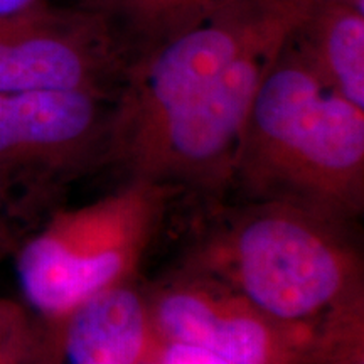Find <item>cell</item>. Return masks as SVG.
Segmentation results:
<instances>
[{
    "mask_svg": "<svg viewBox=\"0 0 364 364\" xmlns=\"http://www.w3.org/2000/svg\"><path fill=\"white\" fill-rule=\"evenodd\" d=\"M233 177L258 203L344 223L364 198V110L336 93L287 41L250 110Z\"/></svg>",
    "mask_w": 364,
    "mask_h": 364,
    "instance_id": "1",
    "label": "cell"
},
{
    "mask_svg": "<svg viewBox=\"0 0 364 364\" xmlns=\"http://www.w3.org/2000/svg\"><path fill=\"white\" fill-rule=\"evenodd\" d=\"M268 317L289 326L363 304L361 270L343 223L284 203H258L206 262Z\"/></svg>",
    "mask_w": 364,
    "mask_h": 364,
    "instance_id": "2",
    "label": "cell"
},
{
    "mask_svg": "<svg viewBox=\"0 0 364 364\" xmlns=\"http://www.w3.org/2000/svg\"><path fill=\"white\" fill-rule=\"evenodd\" d=\"M167 193L166 186L130 179L97 201L53 215L16 248L29 307L53 324L91 295L129 282L156 236Z\"/></svg>",
    "mask_w": 364,
    "mask_h": 364,
    "instance_id": "3",
    "label": "cell"
},
{
    "mask_svg": "<svg viewBox=\"0 0 364 364\" xmlns=\"http://www.w3.org/2000/svg\"><path fill=\"white\" fill-rule=\"evenodd\" d=\"M309 0H235L132 58L113 102L107 159L156 130L253 49L285 44Z\"/></svg>",
    "mask_w": 364,
    "mask_h": 364,
    "instance_id": "4",
    "label": "cell"
},
{
    "mask_svg": "<svg viewBox=\"0 0 364 364\" xmlns=\"http://www.w3.org/2000/svg\"><path fill=\"white\" fill-rule=\"evenodd\" d=\"M113 102L91 90L0 93V211H38L107 157Z\"/></svg>",
    "mask_w": 364,
    "mask_h": 364,
    "instance_id": "5",
    "label": "cell"
},
{
    "mask_svg": "<svg viewBox=\"0 0 364 364\" xmlns=\"http://www.w3.org/2000/svg\"><path fill=\"white\" fill-rule=\"evenodd\" d=\"M285 44L262 46L241 56L115 162L130 179L166 188H209L231 179L253 100Z\"/></svg>",
    "mask_w": 364,
    "mask_h": 364,
    "instance_id": "6",
    "label": "cell"
},
{
    "mask_svg": "<svg viewBox=\"0 0 364 364\" xmlns=\"http://www.w3.org/2000/svg\"><path fill=\"white\" fill-rule=\"evenodd\" d=\"M129 54L97 14L41 2L0 17V93L91 90L117 95Z\"/></svg>",
    "mask_w": 364,
    "mask_h": 364,
    "instance_id": "7",
    "label": "cell"
},
{
    "mask_svg": "<svg viewBox=\"0 0 364 364\" xmlns=\"http://www.w3.org/2000/svg\"><path fill=\"white\" fill-rule=\"evenodd\" d=\"M149 307L150 322L171 343L198 346L231 364H268L279 332L289 326L209 275L174 282Z\"/></svg>",
    "mask_w": 364,
    "mask_h": 364,
    "instance_id": "8",
    "label": "cell"
},
{
    "mask_svg": "<svg viewBox=\"0 0 364 364\" xmlns=\"http://www.w3.org/2000/svg\"><path fill=\"white\" fill-rule=\"evenodd\" d=\"M49 326L61 338L68 364H136L147 338L150 307L125 282L91 295Z\"/></svg>",
    "mask_w": 364,
    "mask_h": 364,
    "instance_id": "9",
    "label": "cell"
},
{
    "mask_svg": "<svg viewBox=\"0 0 364 364\" xmlns=\"http://www.w3.org/2000/svg\"><path fill=\"white\" fill-rule=\"evenodd\" d=\"M290 43L336 93L364 110V12L309 0Z\"/></svg>",
    "mask_w": 364,
    "mask_h": 364,
    "instance_id": "10",
    "label": "cell"
},
{
    "mask_svg": "<svg viewBox=\"0 0 364 364\" xmlns=\"http://www.w3.org/2000/svg\"><path fill=\"white\" fill-rule=\"evenodd\" d=\"M235 0H66L97 14L132 58L164 43Z\"/></svg>",
    "mask_w": 364,
    "mask_h": 364,
    "instance_id": "11",
    "label": "cell"
},
{
    "mask_svg": "<svg viewBox=\"0 0 364 364\" xmlns=\"http://www.w3.org/2000/svg\"><path fill=\"white\" fill-rule=\"evenodd\" d=\"M39 338L38 321L29 309L0 299V364H27Z\"/></svg>",
    "mask_w": 364,
    "mask_h": 364,
    "instance_id": "12",
    "label": "cell"
},
{
    "mask_svg": "<svg viewBox=\"0 0 364 364\" xmlns=\"http://www.w3.org/2000/svg\"><path fill=\"white\" fill-rule=\"evenodd\" d=\"M162 364H231L208 349L184 343H171L164 354Z\"/></svg>",
    "mask_w": 364,
    "mask_h": 364,
    "instance_id": "13",
    "label": "cell"
},
{
    "mask_svg": "<svg viewBox=\"0 0 364 364\" xmlns=\"http://www.w3.org/2000/svg\"><path fill=\"white\" fill-rule=\"evenodd\" d=\"M17 248V236L14 233L11 218L0 211V260Z\"/></svg>",
    "mask_w": 364,
    "mask_h": 364,
    "instance_id": "14",
    "label": "cell"
},
{
    "mask_svg": "<svg viewBox=\"0 0 364 364\" xmlns=\"http://www.w3.org/2000/svg\"><path fill=\"white\" fill-rule=\"evenodd\" d=\"M48 0H0V17L14 16Z\"/></svg>",
    "mask_w": 364,
    "mask_h": 364,
    "instance_id": "15",
    "label": "cell"
},
{
    "mask_svg": "<svg viewBox=\"0 0 364 364\" xmlns=\"http://www.w3.org/2000/svg\"><path fill=\"white\" fill-rule=\"evenodd\" d=\"M334 2L346 4V6H351L354 9H358V11L364 12V0H334Z\"/></svg>",
    "mask_w": 364,
    "mask_h": 364,
    "instance_id": "16",
    "label": "cell"
}]
</instances>
